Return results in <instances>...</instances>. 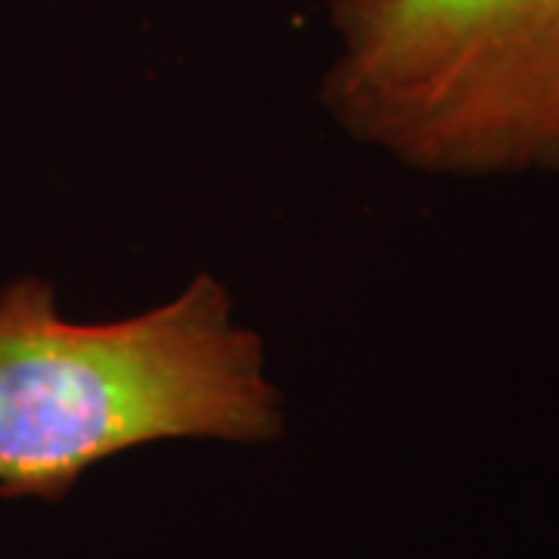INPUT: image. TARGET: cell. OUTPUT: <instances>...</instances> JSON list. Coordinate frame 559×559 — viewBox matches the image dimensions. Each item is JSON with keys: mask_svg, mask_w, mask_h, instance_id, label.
I'll return each mask as SVG.
<instances>
[{"mask_svg": "<svg viewBox=\"0 0 559 559\" xmlns=\"http://www.w3.org/2000/svg\"><path fill=\"white\" fill-rule=\"evenodd\" d=\"M283 432L261 340L218 280L109 323L62 318L53 286L0 289V498L57 503L103 460L168 439L259 444Z\"/></svg>", "mask_w": 559, "mask_h": 559, "instance_id": "obj_1", "label": "cell"}, {"mask_svg": "<svg viewBox=\"0 0 559 559\" xmlns=\"http://www.w3.org/2000/svg\"><path fill=\"white\" fill-rule=\"evenodd\" d=\"M326 103L436 175L559 171V0H333Z\"/></svg>", "mask_w": 559, "mask_h": 559, "instance_id": "obj_2", "label": "cell"}]
</instances>
